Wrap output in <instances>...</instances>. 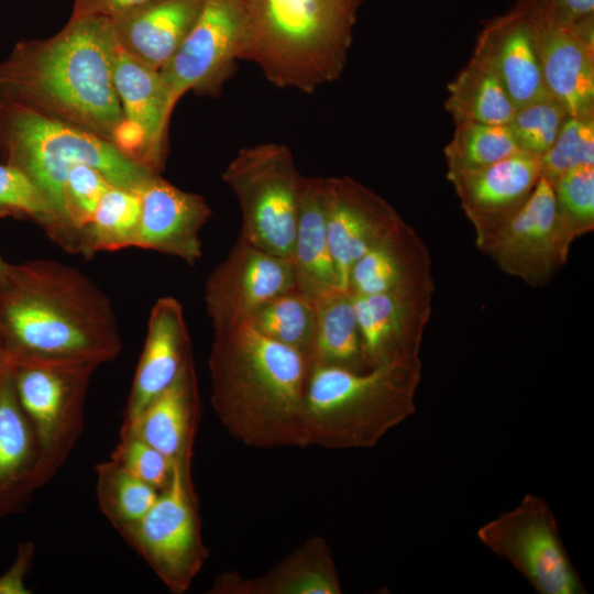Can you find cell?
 <instances>
[{"mask_svg": "<svg viewBox=\"0 0 594 594\" xmlns=\"http://www.w3.org/2000/svg\"><path fill=\"white\" fill-rule=\"evenodd\" d=\"M111 20L70 16L54 35L19 41L0 61V101L29 108L113 144L123 111L113 82Z\"/></svg>", "mask_w": 594, "mask_h": 594, "instance_id": "1", "label": "cell"}, {"mask_svg": "<svg viewBox=\"0 0 594 594\" xmlns=\"http://www.w3.org/2000/svg\"><path fill=\"white\" fill-rule=\"evenodd\" d=\"M4 353L53 360H116L122 350L110 298L82 272L59 261L10 264L0 282Z\"/></svg>", "mask_w": 594, "mask_h": 594, "instance_id": "2", "label": "cell"}, {"mask_svg": "<svg viewBox=\"0 0 594 594\" xmlns=\"http://www.w3.org/2000/svg\"><path fill=\"white\" fill-rule=\"evenodd\" d=\"M211 405L226 430L252 448H305L304 402L311 364L246 321L213 328Z\"/></svg>", "mask_w": 594, "mask_h": 594, "instance_id": "3", "label": "cell"}, {"mask_svg": "<svg viewBox=\"0 0 594 594\" xmlns=\"http://www.w3.org/2000/svg\"><path fill=\"white\" fill-rule=\"evenodd\" d=\"M420 356L381 363L365 371L311 367L304 402L306 447H374L416 410Z\"/></svg>", "mask_w": 594, "mask_h": 594, "instance_id": "4", "label": "cell"}, {"mask_svg": "<svg viewBox=\"0 0 594 594\" xmlns=\"http://www.w3.org/2000/svg\"><path fill=\"white\" fill-rule=\"evenodd\" d=\"M245 58L282 88L314 92L342 73L358 0H243Z\"/></svg>", "mask_w": 594, "mask_h": 594, "instance_id": "5", "label": "cell"}, {"mask_svg": "<svg viewBox=\"0 0 594 594\" xmlns=\"http://www.w3.org/2000/svg\"><path fill=\"white\" fill-rule=\"evenodd\" d=\"M0 154L38 187L56 221L54 242L77 254L64 211L63 191L79 164L98 169L111 185L139 189L156 173L122 153L110 141L15 103L0 101Z\"/></svg>", "mask_w": 594, "mask_h": 594, "instance_id": "6", "label": "cell"}, {"mask_svg": "<svg viewBox=\"0 0 594 594\" xmlns=\"http://www.w3.org/2000/svg\"><path fill=\"white\" fill-rule=\"evenodd\" d=\"M6 358L18 400L35 436V483L40 490L63 468L82 433L89 384L100 365L7 354Z\"/></svg>", "mask_w": 594, "mask_h": 594, "instance_id": "7", "label": "cell"}, {"mask_svg": "<svg viewBox=\"0 0 594 594\" xmlns=\"http://www.w3.org/2000/svg\"><path fill=\"white\" fill-rule=\"evenodd\" d=\"M222 179L238 198L240 237L275 255L292 258L304 176L290 150L278 143L243 147Z\"/></svg>", "mask_w": 594, "mask_h": 594, "instance_id": "8", "label": "cell"}, {"mask_svg": "<svg viewBox=\"0 0 594 594\" xmlns=\"http://www.w3.org/2000/svg\"><path fill=\"white\" fill-rule=\"evenodd\" d=\"M193 463H176L168 485L148 512L120 532L175 594L186 592L201 571L209 550L201 536Z\"/></svg>", "mask_w": 594, "mask_h": 594, "instance_id": "9", "label": "cell"}, {"mask_svg": "<svg viewBox=\"0 0 594 594\" xmlns=\"http://www.w3.org/2000/svg\"><path fill=\"white\" fill-rule=\"evenodd\" d=\"M479 540L508 561L540 594H583L548 503L527 493L516 507L487 521Z\"/></svg>", "mask_w": 594, "mask_h": 594, "instance_id": "10", "label": "cell"}, {"mask_svg": "<svg viewBox=\"0 0 594 594\" xmlns=\"http://www.w3.org/2000/svg\"><path fill=\"white\" fill-rule=\"evenodd\" d=\"M250 22L243 0H204L185 40L160 70L175 108L187 92L216 95L244 59Z\"/></svg>", "mask_w": 594, "mask_h": 594, "instance_id": "11", "label": "cell"}, {"mask_svg": "<svg viewBox=\"0 0 594 594\" xmlns=\"http://www.w3.org/2000/svg\"><path fill=\"white\" fill-rule=\"evenodd\" d=\"M529 2L548 94L569 117L594 114V15L570 22Z\"/></svg>", "mask_w": 594, "mask_h": 594, "instance_id": "12", "label": "cell"}, {"mask_svg": "<svg viewBox=\"0 0 594 594\" xmlns=\"http://www.w3.org/2000/svg\"><path fill=\"white\" fill-rule=\"evenodd\" d=\"M295 287L292 258L271 254L239 235L207 278V314L213 328L246 321L263 302Z\"/></svg>", "mask_w": 594, "mask_h": 594, "instance_id": "13", "label": "cell"}, {"mask_svg": "<svg viewBox=\"0 0 594 594\" xmlns=\"http://www.w3.org/2000/svg\"><path fill=\"white\" fill-rule=\"evenodd\" d=\"M498 267L532 286H542L568 258L557 227L552 185L540 176L524 206L482 250Z\"/></svg>", "mask_w": 594, "mask_h": 594, "instance_id": "14", "label": "cell"}, {"mask_svg": "<svg viewBox=\"0 0 594 594\" xmlns=\"http://www.w3.org/2000/svg\"><path fill=\"white\" fill-rule=\"evenodd\" d=\"M540 176L541 157L518 152L448 178L473 226L481 251L524 206Z\"/></svg>", "mask_w": 594, "mask_h": 594, "instance_id": "15", "label": "cell"}, {"mask_svg": "<svg viewBox=\"0 0 594 594\" xmlns=\"http://www.w3.org/2000/svg\"><path fill=\"white\" fill-rule=\"evenodd\" d=\"M326 200L329 244L346 289L355 262L404 220L383 197L348 176L326 177Z\"/></svg>", "mask_w": 594, "mask_h": 594, "instance_id": "16", "label": "cell"}, {"mask_svg": "<svg viewBox=\"0 0 594 594\" xmlns=\"http://www.w3.org/2000/svg\"><path fill=\"white\" fill-rule=\"evenodd\" d=\"M432 294V288L352 294L367 370L384 362L420 356Z\"/></svg>", "mask_w": 594, "mask_h": 594, "instance_id": "17", "label": "cell"}, {"mask_svg": "<svg viewBox=\"0 0 594 594\" xmlns=\"http://www.w3.org/2000/svg\"><path fill=\"white\" fill-rule=\"evenodd\" d=\"M141 213L134 246L178 257L195 265L202 256L200 231L211 216L206 199L161 177L140 188Z\"/></svg>", "mask_w": 594, "mask_h": 594, "instance_id": "18", "label": "cell"}, {"mask_svg": "<svg viewBox=\"0 0 594 594\" xmlns=\"http://www.w3.org/2000/svg\"><path fill=\"white\" fill-rule=\"evenodd\" d=\"M473 55L491 65L516 109L551 98L540 69L529 0H518L487 21Z\"/></svg>", "mask_w": 594, "mask_h": 594, "instance_id": "19", "label": "cell"}, {"mask_svg": "<svg viewBox=\"0 0 594 594\" xmlns=\"http://www.w3.org/2000/svg\"><path fill=\"white\" fill-rule=\"evenodd\" d=\"M191 359V341L182 304L172 296L158 298L150 312L121 426L132 424L147 404L177 378Z\"/></svg>", "mask_w": 594, "mask_h": 594, "instance_id": "20", "label": "cell"}, {"mask_svg": "<svg viewBox=\"0 0 594 594\" xmlns=\"http://www.w3.org/2000/svg\"><path fill=\"white\" fill-rule=\"evenodd\" d=\"M113 82L123 120L138 128L144 139L147 167L156 174L164 168L167 130L173 106L160 70L128 54L117 43Z\"/></svg>", "mask_w": 594, "mask_h": 594, "instance_id": "21", "label": "cell"}, {"mask_svg": "<svg viewBox=\"0 0 594 594\" xmlns=\"http://www.w3.org/2000/svg\"><path fill=\"white\" fill-rule=\"evenodd\" d=\"M200 415L197 375L191 359L177 378L140 413L121 426L158 450L173 464L193 463L195 436Z\"/></svg>", "mask_w": 594, "mask_h": 594, "instance_id": "22", "label": "cell"}, {"mask_svg": "<svg viewBox=\"0 0 594 594\" xmlns=\"http://www.w3.org/2000/svg\"><path fill=\"white\" fill-rule=\"evenodd\" d=\"M37 446L6 354L0 366V520L23 513L37 491Z\"/></svg>", "mask_w": 594, "mask_h": 594, "instance_id": "23", "label": "cell"}, {"mask_svg": "<svg viewBox=\"0 0 594 594\" xmlns=\"http://www.w3.org/2000/svg\"><path fill=\"white\" fill-rule=\"evenodd\" d=\"M211 594H340L342 586L330 548L312 536L270 571L254 578L237 572L217 576Z\"/></svg>", "mask_w": 594, "mask_h": 594, "instance_id": "24", "label": "cell"}, {"mask_svg": "<svg viewBox=\"0 0 594 594\" xmlns=\"http://www.w3.org/2000/svg\"><path fill=\"white\" fill-rule=\"evenodd\" d=\"M415 288L433 289L431 257L405 221L355 262L346 285L354 295Z\"/></svg>", "mask_w": 594, "mask_h": 594, "instance_id": "25", "label": "cell"}, {"mask_svg": "<svg viewBox=\"0 0 594 594\" xmlns=\"http://www.w3.org/2000/svg\"><path fill=\"white\" fill-rule=\"evenodd\" d=\"M204 0H152L112 21L119 45L146 66L161 70L193 28Z\"/></svg>", "mask_w": 594, "mask_h": 594, "instance_id": "26", "label": "cell"}, {"mask_svg": "<svg viewBox=\"0 0 594 594\" xmlns=\"http://www.w3.org/2000/svg\"><path fill=\"white\" fill-rule=\"evenodd\" d=\"M292 260L297 287L314 299L343 288L328 238L326 177L304 176Z\"/></svg>", "mask_w": 594, "mask_h": 594, "instance_id": "27", "label": "cell"}, {"mask_svg": "<svg viewBox=\"0 0 594 594\" xmlns=\"http://www.w3.org/2000/svg\"><path fill=\"white\" fill-rule=\"evenodd\" d=\"M317 323L311 367L365 371L361 336L349 289L336 288L315 298Z\"/></svg>", "mask_w": 594, "mask_h": 594, "instance_id": "28", "label": "cell"}, {"mask_svg": "<svg viewBox=\"0 0 594 594\" xmlns=\"http://www.w3.org/2000/svg\"><path fill=\"white\" fill-rule=\"evenodd\" d=\"M444 106L455 122L508 125L516 108L488 63L472 55L448 85Z\"/></svg>", "mask_w": 594, "mask_h": 594, "instance_id": "29", "label": "cell"}, {"mask_svg": "<svg viewBox=\"0 0 594 594\" xmlns=\"http://www.w3.org/2000/svg\"><path fill=\"white\" fill-rule=\"evenodd\" d=\"M246 322L263 336L302 353L310 361L317 323L316 304L298 287L263 302Z\"/></svg>", "mask_w": 594, "mask_h": 594, "instance_id": "30", "label": "cell"}, {"mask_svg": "<svg viewBox=\"0 0 594 594\" xmlns=\"http://www.w3.org/2000/svg\"><path fill=\"white\" fill-rule=\"evenodd\" d=\"M140 213V190L111 185L84 232L82 255L134 246Z\"/></svg>", "mask_w": 594, "mask_h": 594, "instance_id": "31", "label": "cell"}, {"mask_svg": "<svg viewBox=\"0 0 594 594\" xmlns=\"http://www.w3.org/2000/svg\"><path fill=\"white\" fill-rule=\"evenodd\" d=\"M95 472L100 512L119 534L139 521L158 497L157 490L111 459L97 464Z\"/></svg>", "mask_w": 594, "mask_h": 594, "instance_id": "32", "label": "cell"}, {"mask_svg": "<svg viewBox=\"0 0 594 594\" xmlns=\"http://www.w3.org/2000/svg\"><path fill=\"white\" fill-rule=\"evenodd\" d=\"M521 152L508 125L455 122L444 148L448 178L494 164Z\"/></svg>", "mask_w": 594, "mask_h": 594, "instance_id": "33", "label": "cell"}, {"mask_svg": "<svg viewBox=\"0 0 594 594\" xmlns=\"http://www.w3.org/2000/svg\"><path fill=\"white\" fill-rule=\"evenodd\" d=\"M552 187L559 237L570 252L575 239L594 229V165L568 172Z\"/></svg>", "mask_w": 594, "mask_h": 594, "instance_id": "34", "label": "cell"}, {"mask_svg": "<svg viewBox=\"0 0 594 594\" xmlns=\"http://www.w3.org/2000/svg\"><path fill=\"white\" fill-rule=\"evenodd\" d=\"M585 165H594V114L568 117L541 156V176L553 185L568 172Z\"/></svg>", "mask_w": 594, "mask_h": 594, "instance_id": "35", "label": "cell"}, {"mask_svg": "<svg viewBox=\"0 0 594 594\" xmlns=\"http://www.w3.org/2000/svg\"><path fill=\"white\" fill-rule=\"evenodd\" d=\"M29 218L40 224L54 241L56 221L51 206L38 187L22 170L0 163V219Z\"/></svg>", "mask_w": 594, "mask_h": 594, "instance_id": "36", "label": "cell"}, {"mask_svg": "<svg viewBox=\"0 0 594 594\" xmlns=\"http://www.w3.org/2000/svg\"><path fill=\"white\" fill-rule=\"evenodd\" d=\"M110 186L98 169L85 164L76 165L66 178L63 191L65 218L79 254H82L84 232Z\"/></svg>", "mask_w": 594, "mask_h": 594, "instance_id": "37", "label": "cell"}, {"mask_svg": "<svg viewBox=\"0 0 594 594\" xmlns=\"http://www.w3.org/2000/svg\"><path fill=\"white\" fill-rule=\"evenodd\" d=\"M568 117L557 101L546 98L517 108L508 127L521 152L541 157Z\"/></svg>", "mask_w": 594, "mask_h": 594, "instance_id": "38", "label": "cell"}, {"mask_svg": "<svg viewBox=\"0 0 594 594\" xmlns=\"http://www.w3.org/2000/svg\"><path fill=\"white\" fill-rule=\"evenodd\" d=\"M110 459L158 492L163 491L172 479L170 461L132 432L119 431V441Z\"/></svg>", "mask_w": 594, "mask_h": 594, "instance_id": "39", "label": "cell"}, {"mask_svg": "<svg viewBox=\"0 0 594 594\" xmlns=\"http://www.w3.org/2000/svg\"><path fill=\"white\" fill-rule=\"evenodd\" d=\"M35 547L31 541L19 543L11 565L0 575V594H29L26 576L31 572Z\"/></svg>", "mask_w": 594, "mask_h": 594, "instance_id": "40", "label": "cell"}, {"mask_svg": "<svg viewBox=\"0 0 594 594\" xmlns=\"http://www.w3.org/2000/svg\"><path fill=\"white\" fill-rule=\"evenodd\" d=\"M152 0H74L73 18L98 16L116 21Z\"/></svg>", "mask_w": 594, "mask_h": 594, "instance_id": "41", "label": "cell"}, {"mask_svg": "<svg viewBox=\"0 0 594 594\" xmlns=\"http://www.w3.org/2000/svg\"><path fill=\"white\" fill-rule=\"evenodd\" d=\"M551 14L570 22L594 15V0H535Z\"/></svg>", "mask_w": 594, "mask_h": 594, "instance_id": "42", "label": "cell"}, {"mask_svg": "<svg viewBox=\"0 0 594 594\" xmlns=\"http://www.w3.org/2000/svg\"><path fill=\"white\" fill-rule=\"evenodd\" d=\"M10 267V263L6 262L0 255V282L3 280Z\"/></svg>", "mask_w": 594, "mask_h": 594, "instance_id": "43", "label": "cell"}, {"mask_svg": "<svg viewBox=\"0 0 594 594\" xmlns=\"http://www.w3.org/2000/svg\"><path fill=\"white\" fill-rule=\"evenodd\" d=\"M3 360H4V348H3L2 339L0 336V366L3 363Z\"/></svg>", "mask_w": 594, "mask_h": 594, "instance_id": "44", "label": "cell"}, {"mask_svg": "<svg viewBox=\"0 0 594 594\" xmlns=\"http://www.w3.org/2000/svg\"><path fill=\"white\" fill-rule=\"evenodd\" d=\"M360 2V0H358Z\"/></svg>", "mask_w": 594, "mask_h": 594, "instance_id": "45", "label": "cell"}]
</instances>
